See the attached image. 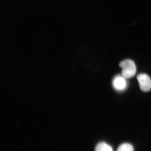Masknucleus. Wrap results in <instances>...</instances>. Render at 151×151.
<instances>
[{
    "label": "nucleus",
    "instance_id": "7ed1b4c3",
    "mask_svg": "<svg viewBox=\"0 0 151 151\" xmlns=\"http://www.w3.org/2000/svg\"><path fill=\"white\" fill-rule=\"evenodd\" d=\"M126 79L122 75L116 76L113 80V85L114 89L118 91H124L127 86Z\"/></svg>",
    "mask_w": 151,
    "mask_h": 151
},
{
    "label": "nucleus",
    "instance_id": "39448f33",
    "mask_svg": "<svg viewBox=\"0 0 151 151\" xmlns=\"http://www.w3.org/2000/svg\"><path fill=\"white\" fill-rule=\"evenodd\" d=\"M117 151H134V149L131 144L124 143L119 146Z\"/></svg>",
    "mask_w": 151,
    "mask_h": 151
},
{
    "label": "nucleus",
    "instance_id": "20e7f679",
    "mask_svg": "<svg viewBox=\"0 0 151 151\" xmlns=\"http://www.w3.org/2000/svg\"><path fill=\"white\" fill-rule=\"evenodd\" d=\"M95 151H113L111 146L104 142L98 143L96 146Z\"/></svg>",
    "mask_w": 151,
    "mask_h": 151
},
{
    "label": "nucleus",
    "instance_id": "f257e3e1",
    "mask_svg": "<svg viewBox=\"0 0 151 151\" xmlns=\"http://www.w3.org/2000/svg\"><path fill=\"white\" fill-rule=\"evenodd\" d=\"M119 66L122 68V75L126 78L134 77L137 71L134 62L129 59L125 60L120 63Z\"/></svg>",
    "mask_w": 151,
    "mask_h": 151
},
{
    "label": "nucleus",
    "instance_id": "f03ea898",
    "mask_svg": "<svg viewBox=\"0 0 151 151\" xmlns=\"http://www.w3.org/2000/svg\"><path fill=\"white\" fill-rule=\"evenodd\" d=\"M137 78L142 91L147 92L151 90V79L148 75L142 73L139 74Z\"/></svg>",
    "mask_w": 151,
    "mask_h": 151
}]
</instances>
